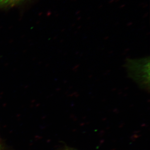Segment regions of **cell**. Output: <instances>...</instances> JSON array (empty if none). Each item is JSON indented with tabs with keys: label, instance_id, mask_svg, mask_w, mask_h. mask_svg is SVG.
I'll list each match as a JSON object with an SVG mask.
<instances>
[{
	"label": "cell",
	"instance_id": "1",
	"mask_svg": "<svg viewBox=\"0 0 150 150\" xmlns=\"http://www.w3.org/2000/svg\"><path fill=\"white\" fill-rule=\"evenodd\" d=\"M146 60H134L129 64V73L131 77L137 81V83L143 85H146L147 80V71Z\"/></svg>",
	"mask_w": 150,
	"mask_h": 150
},
{
	"label": "cell",
	"instance_id": "2",
	"mask_svg": "<svg viewBox=\"0 0 150 150\" xmlns=\"http://www.w3.org/2000/svg\"><path fill=\"white\" fill-rule=\"evenodd\" d=\"M22 0H0V7L13 5Z\"/></svg>",
	"mask_w": 150,
	"mask_h": 150
}]
</instances>
